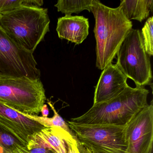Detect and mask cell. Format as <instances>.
<instances>
[{"mask_svg":"<svg viewBox=\"0 0 153 153\" xmlns=\"http://www.w3.org/2000/svg\"><path fill=\"white\" fill-rule=\"evenodd\" d=\"M91 12L95 21L96 66L102 71L116 57L132 30V23L126 18L120 7H109L98 0H93Z\"/></svg>","mask_w":153,"mask_h":153,"instance_id":"obj_1","label":"cell"},{"mask_svg":"<svg viewBox=\"0 0 153 153\" xmlns=\"http://www.w3.org/2000/svg\"><path fill=\"white\" fill-rule=\"evenodd\" d=\"M33 53L16 44L0 26V77L40 79Z\"/></svg>","mask_w":153,"mask_h":153,"instance_id":"obj_7","label":"cell"},{"mask_svg":"<svg viewBox=\"0 0 153 153\" xmlns=\"http://www.w3.org/2000/svg\"><path fill=\"white\" fill-rule=\"evenodd\" d=\"M68 153H81L79 149L77 141L76 139L68 145Z\"/></svg>","mask_w":153,"mask_h":153,"instance_id":"obj_19","label":"cell"},{"mask_svg":"<svg viewBox=\"0 0 153 153\" xmlns=\"http://www.w3.org/2000/svg\"><path fill=\"white\" fill-rule=\"evenodd\" d=\"M41 113H42V117H48L49 114V110L47 105L45 104L41 110Z\"/></svg>","mask_w":153,"mask_h":153,"instance_id":"obj_20","label":"cell"},{"mask_svg":"<svg viewBox=\"0 0 153 153\" xmlns=\"http://www.w3.org/2000/svg\"><path fill=\"white\" fill-rule=\"evenodd\" d=\"M43 4L44 1L41 0H0V14L22 7H41Z\"/></svg>","mask_w":153,"mask_h":153,"instance_id":"obj_16","label":"cell"},{"mask_svg":"<svg viewBox=\"0 0 153 153\" xmlns=\"http://www.w3.org/2000/svg\"><path fill=\"white\" fill-rule=\"evenodd\" d=\"M48 9L22 7L0 14V26L14 42L33 53L50 31Z\"/></svg>","mask_w":153,"mask_h":153,"instance_id":"obj_3","label":"cell"},{"mask_svg":"<svg viewBox=\"0 0 153 153\" xmlns=\"http://www.w3.org/2000/svg\"><path fill=\"white\" fill-rule=\"evenodd\" d=\"M141 38L146 52L149 56L153 55V17L149 18L141 29Z\"/></svg>","mask_w":153,"mask_h":153,"instance_id":"obj_17","label":"cell"},{"mask_svg":"<svg viewBox=\"0 0 153 153\" xmlns=\"http://www.w3.org/2000/svg\"><path fill=\"white\" fill-rule=\"evenodd\" d=\"M149 91L144 87L131 88L128 85L120 94L93 106L79 117L71 118L77 124H102L125 126L148 105Z\"/></svg>","mask_w":153,"mask_h":153,"instance_id":"obj_2","label":"cell"},{"mask_svg":"<svg viewBox=\"0 0 153 153\" xmlns=\"http://www.w3.org/2000/svg\"><path fill=\"white\" fill-rule=\"evenodd\" d=\"M119 7L126 18L140 22L146 19L153 11V0H121Z\"/></svg>","mask_w":153,"mask_h":153,"instance_id":"obj_13","label":"cell"},{"mask_svg":"<svg viewBox=\"0 0 153 153\" xmlns=\"http://www.w3.org/2000/svg\"><path fill=\"white\" fill-rule=\"evenodd\" d=\"M46 100L41 79L0 77V102L18 112L38 115Z\"/></svg>","mask_w":153,"mask_h":153,"instance_id":"obj_4","label":"cell"},{"mask_svg":"<svg viewBox=\"0 0 153 153\" xmlns=\"http://www.w3.org/2000/svg\"><path fill=\"white\" fill-rule=\"evenodd\" d=\"M116 65L136 86L150 85L152 80L150 56L146 52L140 31L132 28L117 54Z\"/></svg>","mask_w":153,"mask_h":153,"instance_id":"obj_6","label":"cell"},{"mask_svg":"<svg viewBox=\"0 0 153 153\" xmlns=\"http://www.w3.org/2000/svg\"><path fill=\"white\" fill-rule=\"evenodd\" d=\"M127 79L116 64H109L102 70L95 87L93 104L108 101L120 94L128 85Z\"/></svg>","mask_w":153,"mask_h":153,"instance_id":"obj_10","label":"cell"},{"mask_svg":"<svg viewBox=\"0 0 153 153\" xmlns=\"http://www.w3.org/2000/svg\"><path fill=\"white\" fill-rule=\"evenodd\" d=\"M125 153H152L153 105L151 102L125 126Z\"/></svg>","mask_w":153,"mask_h":153,"instance_id":"obj_8","label":"cell"},{"mask_svg":"<svg viewBox=\"0 0 153 153\" xmlns=\"http://www.w3.org/2000/svg\"><path fill=\"white\" fill-rule=\"evenodd\" d=\"M27 153H54L49 149L43 147L36 146L28 149Z\"/></svg>","mask_w":153,"mask_h":153,"instance_id":"obj_18","label":"cell"},{"mask_svg":"<svg viewBox=\"0 0 153 153\" xmlns=\"http://www.w3.org/2000/svg\"><path fill=\"white\" fill-rule=\"evenodd\" d=\"M79 144L89 153H125V126L77 124L68 121Z\"/></svg>","mask_w":153,"mask_h":153,"instance_id":"obj_5","label":"cell"},{"mask_svg":"<svg viewBox=\"0 0 153 153\" xmlns=\"http://www.w3.org/2000/svg\"><path fill=\"white\" fill-rule=\"evenodd\" d=\"M88 19L83 16H65L59 18L56 31L59 38L79 45L89 34Z\"/></svg>","mask_w":153,"mask_h":153,"instance_id":"obj_12","label":"cell"},{"mask_svg":"<svg viewBox=\"0 0 153 153\" xmlns=\"http://www.w3.org/2000/svg\"><path fill=\"white\" fill-rule=\"evenodd\" d=\"M75 139L71 133L62 128H45L30 140L27 148L43 147L54 153H68V145Z\"/></svg>","mask_w":153,"mask_h":153,"instance_id":"obj_11","label":"cell"},{"mask_svg":"<svg viewBox=\"0 0 153 153\" xmlns=\"http://www.w3.org/2000/svg\"><path fill=\"white\" fill-rule=\"evenodd\" d=\"M0 126L27 147L30 140L45 128L0 102Z\"/></svg>","mask_w":153,"mask_h":153,"instance_id":"obj_9","label":"cell"},{"mask_svg":"<svg viewBox=\"0 0 153 153\" xmlns=\"http://www.w3.org/2000/svg\"><path fill=\"white\" fill-rule=\"evenodd\" d=\"M93 0H59L54 7L59 12L65 16H71L73 13L79 14L83 10L91 12Z\"/></svg>","mask_w":153,"mask_h":153,"instance_id":"obj_14","label":"cell"},{"mask_svg":"<svg viewBox=\"0 0 153 153\" xmlns=\"http://www.w3.org/2000/svg\"><path fill=\"white\" fill-rule=\"evenodd\" d=\"M47 103L53 112V116L51 118L42 117V116H38L35 114L31 115V114L22 113L21 112L18 113L21 114L23 116L30 120H33L37 122L45 128L59 127V128H62L63 129L71 133V131L68 125V123L66 122L64 119L59 114L51 102L48 101Z\"/></svg>","mask_w":153,"mask_h":153,"instance_id":"obj_15","label":"cell"}]
</instances>
